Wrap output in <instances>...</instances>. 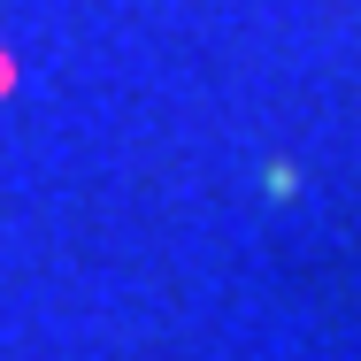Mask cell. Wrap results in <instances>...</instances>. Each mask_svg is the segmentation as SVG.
Returning <instances> with one entry per match:
<instances>
[{"mask_svg":"<svg viewBox=\"0 0 361 361\" xmlns=\"http://www.w3.org/2000/svg\"><path fill=\"white\" fill-rule=\"evenodd\" d=\"M0 92H8V54H0Z\"/></svg>","mask_w":361,"mask_h":361,"instance_id":"obj_1","label":"cell"}]
</instances>
